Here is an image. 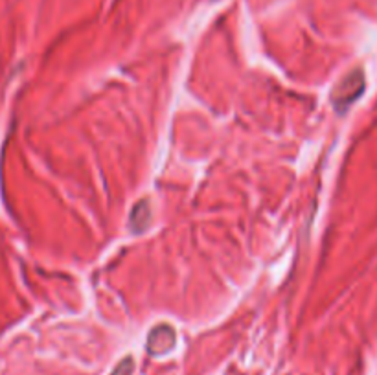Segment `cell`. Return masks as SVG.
Wrapping results in <instances>:
<instances>
[{
  "mask_svg": "<svg viewBox=\"0 0 377 375\" xmlns=\"http://www.w3.org/2000/svg\"><path fill=\"white\" fill-rule=\"evenodd\" d=\"M175 344V333L168 325H158L151 331V335L147 339V352L153 355H162L168 353Z\"/></svg>",
  "mask_w": 377,
  "mask_h": 375,
  "instance_id": "6da1fadb",
  "label": "cell"
},
{
  "mask_svg": "<svg viewBox=\"0 0 377 375\" xmlns=\"http://www.w3.org/2000/svg\"><path fill=\"white\" fill-rule=\"evenodd\" d=\"M360 79H363L360 72H354L352 76H348V78L344 79L343 83H341V87L337 89V92H333V103L337 105L338 111H344V109H346V107H348L352 101H355L357 94L349 92V90H352V87H354L355 83H359Z\"/></svg>",
  "mask_w": 377,
  "mask_h": 375,
  "instance_id": "7a4b0ae2",
  "label": "cell"
},
{
  "mask_svg": "<svg viewBox=\"0 0 377 375\" xmlns=\"http://www.w3.org/2000/svg\"><path fill=\"white\" fill-rule=\"evenodd\" d=\"M131 369H133V358H124L111 375H131Z\"/></svg>",
  "mask_w": 377,
  "mask_h": 375,
  "instance_id": "3957f363",
  "label": "cell"
}]
</instances>
